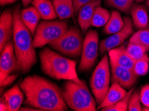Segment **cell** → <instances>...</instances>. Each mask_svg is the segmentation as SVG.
<instances>
[{"label": "cell", "mask_w": 149, "mask_h": 111, "mask_svg": "<svg viewBox=\"0 0 149 111\" xmlns=\"http://www.w3.org/2000/svg\"><path fill=\"white\" fill-rule=\"evenodd\" d=\"M19 87L26 96L25 104L39 110L64 111L68 108L62 90L50 81L38 75L24 78Z\"/></svg>", "instance_id": "1"}, {"label": "cell", "mask_w": 149, "mask_h": 111, "mask_svg": "<svg viewBox=\"0 0 149 111\" xmlns=\"http://www.w3.org/2000/svg\"><path fill=\"white\" fill-rule=\"evenodd\" d=\"M13 43L17 58L16 71L26 73L37 62L31 33L22 20L19 6L13 12Z\"/></svg>", "instance_id": "2"}, {"label": "cell", "mask_w": 149, "mask_h": 111, "mask_svg": "<svg viewBox=\"0 0 149 111\" xmlns=\"http://www.w3.org/2000/svg\"><path fill=\"white\" fill-rule=\"evenodd\" d=\"M40 60L42 71L49 77L79 84L84 82L79 79L75 61L63 57L48 47L40 52Z\"/></svg>", "instance_id": "3"}, {"label": "cell", "mask_w": 149, "mask_h": 111, "mask_svg": "<svg viewBox=\"0 0 149 111\" xmlns=\"http://www.w3.org/2000/svg\"><path fill=\"white\" fill-rule=\"evenodd\" d=\"M62 95L67 105L76 111H96V101L85 82L79 84L68 81L65 83Z\"/></svg>", "instance_id": "4"}, {"label": "cell", "mask_w": 149, "mask_h": 111, "mask_svg": "<svg viewBox=\"0 0 149 111\" xmlns=\"http://www.w3.org/2000/svg\"><path fill=\"white\" fill-rule=\"evenodd\" d=\"M109 59L104 55L97 65L90 81V88L97 104L100 105L109 90L111 81Z\"/></svg>", "instance_id": "5"}, {"label": "cell", "mask_w": 149, "mask_h": 111, "mask_svg": "<svg viewBox=\"0 0 149 111\" xmlns=\"http://www.w3.org/2000/svg\"><path fill=\"white\" fill-rule=\"evenodd\" d=\"M84 40L77 27L72 26L59 39L51 43L49 47L63 55L77 57L82 53Z\"/></svg>", "instance_id": "6"}, {"label": "cell", "mask_w": 149, "mask_h": 111, "mask_svg": "<svg viewBox=\"0 0 149 111\" xmlns=\"http://www.w3.org/2000/svg\"><path fill=\"white\" fill-rule=\"evenodd\" d=\"M68 23L64 21H42L36 28L33 45L35 48H41L50 44L68 30Z\"/></svg>", "instance_id": "7"}, {"label": "cell", "mask_w": 149, "mask_h": 111, "mask_svg": "<svg viewBox=\"0 0 149 111\" xmlns=\"http://www.w3.org/2000/svg\"><path fill=\"white\" fill-rule=\"evenodd\" d=\"M98 33L95 30L88 31L84 39L80 63L79 65L80 71H88L94 66L98 57Z\"/></svg>", "instance_id": "8"}, {"label": "cell", "mask_w": 149, "mask_h": 111, "mask_svg": "<svg viewBox=\"0 0 149 111\" xmlns=\"http://www.w3.org/2000/svg\"><path fill=\"white\" fill-rule=\"evenodd\" d=\"M125 26L122 30L116 33L110 35L106 39L102 40L99 45V51L104 54L107 51L122 45L125 41L134 33L132 28V21L130 17H125Z\"/></svg>", "instance_id": "9"}, {"label": "cell", "mask_w": 149, "mask_h": 111, "mask_svg": "<svg viewBox=\"0 0 149 111\" xmlns=\"http://www.w3.org/2000/svg\"><path fill=\"white\" fill-rule=\"evenodd\" d=\"M17 58L15 56L13 43L9 41L1 52L0 58V83L7 77L16 70Z\"/></svg>", "instance_id": "10"}, {"label": "cell", "mask_w": 149, "mask_h": 111, "mask_svg": "<svg viewBox=\"0 0 149 111\" xmlns=\"http://www.w3.org/2000/svg\"><path fill=\"white\" fill-rule=\"evenodd\" d=\"M110 67L112 83H118L126 89H131L136 83L139 76L133 70L114 64H110Z\"/></svg>", "instance_id": "11"}, {"label": "cell", "mask_w": 149, "mask_h": 111, "mask_svg": "<svg viewBox=\"0 0 149 111\" xmlns=\"http://www.w3.org/2000/svg\"><path fill=\"white\" fill-rule=\"evenodd\" d=\"M13 33V13L10 10L4 11L0 17V51L10 41Z\"/></svg>", "instance_id": "12"}, {"label": "cell", "mask_w": 149, "mask_h": 111, "mask_svg": "<svg viewBox=\"0 0 149 111\" xmlns=\"http://www.w3.org/2000/svg\"><path fill=\"white\" fill-rule=\"evenodd\" d=\"M101 1L102 0H92L80 8L78 12V23L83 33H85L92 26L94 11L97 7L100 6Z\"/></svg>", "instance_id": "13"}, {"label": "cell", "mask_w": 149, "mask_h": 111, "mask_svg": "<svg viewBox=\"0 0 149 111\" xmlns=\"http://www.w3.org/2000/svg\"><path fill=\"white\" fill-rule=\"evenodd\" d=\"M110 64L124 67L133 70L135 61L129 55L125 45H122L108 51Z\"/></svg>", "instance_id": "14"}, {"label": "cell", "mask_w": 149, "mask_h": 111, "mask_svg": "<svg viewBox=\"0 0 149 111\" xmlns=\"http://www.w3.org/2000/svg\"><path fill=\"white\" fill-rule=\"evenodd\" d=\"M126 93H127V91L126 89L123 88L120 85L117 83H112L105 98L99 105L98 108L101 110L102 108L109 107L115 105L122 99H123Z\"/></svg>", "instance_id": "15"}, {"label": "cell", "mask_w": 149, "mask_h": 111, "mask_svg": "<svg viewBox=\"0 0 149 111\" xmlns=\"http://www.w3.org/2000/svg\"><path fill=\"white\" fill-rule=\"evenodd\" d=\"M24 93L18 85H15L4 93L3 99L8 104L9 111L19 110L23 103Z\"/></svg>", "instance_id": "16"}, {"label": "cell", "mask_w": 149, "mask_h": 111, "mask_svg": "<svg viewBox=\"0 0 149 111\" xmlns=\"http://www.w3.org/2000/svg\"><path fill=\"white\" fill-rule=\"evenodd\" d=\"M130 13L132 18V21L136 28L143 29L148 28L149 16L144 6L136 4L132 5Z\"/></svg>", "instance_id": "17"}, {"label": "cell", "mask_w": 149, "mask_h": 111, "mask_svg": "<svg viewBox=\"0 0 149 111\" xmlns=\"http://www.w3.org/2000/svg\"><path fill=\"white\" fill-rule=\"evenodd\" d=\"M32 5L44 20L55 19L58 17L52 2L49 0H33Z\"/></svg>", "instance_id": "18"}, {"label": "cell", "mask_w": 149, "mask_h": 111, "mask_svg": "<svg viewBox=\"0 0 149 111\" xmlns=\"http://www.w3.org/2000/svg\"><path fill=\"white\" fill-rule=\"evenodd\" d=\"M22 20L31 34H34L41 16L34 6L29 7L22 11Z\"/></svg>", "instance_id": "19"}, {"label": "cell", "mask_w": 149, "mask_h": 111, "mask_svg": "<svg viewBox=\"0 0 149 111\" xmlns=\"http://www.w3.org/2000/svg\"><path fill=\"white\" fill-rule=\"evenodd\" d=\"M54 9L58 17L60 19L72 17L74 14L72 0H52Z\"/></svg>", "instance_id": "20"}, {"label": "cell", "mask_w": 149, "mask_h": 111, "mask_svg": "<svg viewBox=\"0 0 149 111\" xmlns=\"http://www.w3.org/2000/svg\"><path fill=\"white\" fill-rule=\"evenodd\" d=\"M124 26L125 20L123 19L120 13L117 11H112L109 20L105 25L104 31L107 35H112L122 30Z\"/></svg>", "instance_id": "21"}, {"label": "cell", "mask_w": 149, "mask_h": 111, "mask_svg": "<svg viewBox=\"0 0 149 111\" xmlns=\"http://www.w3.org/2000/svg\"><path fill=\"white\" fill-rule=\"evenodd\" d=\"M110 15L111 13L107 10L102 8L100 6H98L94 11L92 21V26L95 28H101L102 26H105L110 19Z\"/></svg>", "instance_id": "22"}, {"label": "cell", "mask_w": 149, "mask_h": 111, "mask_svg": "<svg viewBox=\"0 0 149 111\" xmlns=\"http://www.w3.org/2000/svg\"><path fill=\"white\" fill-rule=\"evenodd\" d=\"M129 43H134L143 45L149 51V28H145L138 31L130 37Z\"/></svg>", "instance_id": "23"}, {"label": "cell", "mask_w": 149, "mask_h": 111, "mask_svg": "<svg viewBox=\"0 0 149 111\" xmlns=\"http://www.w3.org/2000/svg\"><path fill=\"white\" fill-rule=\"evenodd\" d=\"M126 51L135 61L140 59L147 53V49L143 45L134 43H129L126 47Z\"/></svg>", "instance_id": "24"}, {"label": "cell", "mask_w": 149, "mask_h": 111, "mask_svg": "<svg viewBox=\"0 0 149 111\" xmlns=\"http://www.w3.org/2000/svg\"><path fill=\"white\" fill-rule=\"evenodd\" d=\"M134 88H131L127 93L123 99H122L120 101H119L118 103H116L115 105H112L109 107L104 108L101 109L102 111H126L128 110V103H129L130 97L131 96L132 93L134 91Z\"/></svg>", "instance_id": "25"}, {"label": "cell", "mask_w": 149, "mask_h": 111, "mask_svg": "<svg viewBox=\"0 0 149 111\" xmlns=\"http://www.w3.org/2000/svg\"><path fill=\"white\" fill-rule=\"evenodd\" d=\"M133 71L137 76H144L149 71V58L147 53L140 59L135 61Z\"/></svg>", "instance_id": "26"}, {"label": "cell", "mask_w": 149, "mask_h": 111, "mask_svg": "<svg viewBox=\"0 0 149 111\" xmlns=\"http://www.w3.org/2000/svg\"><path fill=\"white\" fill-rule=\"evenodd\" d=\"M107 5L117 9L122 12L128 13L133 5L134 0H106Z\"/></svg>", "instance_id": "27"}, {"label": "cell", "mask_w": 149, "mask_h": 111, "mask_svg": "<svg viewBox=\"0 0 149 111\" xmlns=\"http://www.w3.org/2000/svg\"><path fill=\"white\" fill-rule=\"evenodd\" d=\"M128 110L129 111H141L143 110L141 107V101L140 98V90L134 89L130 97L128 103Z\"/></svg>", "instance_id": "28"}, {"label": "cell", "mask_w": 149, "mask_h": 111, "mask_svg": "<svg viewBox=\"0 0 149 111\" xmlns=\"http://www.w3.org/2000/svg\"><path fill=\"white\" fill-rule=\"evenodd\" d=\"M140 98L141 104L144 107H149V85H145L142 87L140 91Z\"/></svg>", "instance_id": "29"}, {"label": "cell", "mask_w": 149, "mask_h": 111, "mask_svg": "<svg viewBox=\"0 0 149 111\" xmlns=\"http://www.w3.org/2000/svg\"><path fill=\"white\" fill-rule=\"evenodd\" d=\"M90 1H92V0H72L74 9V13H76V14L78 13L80 8Z\"/></svg>", "instance_id": "30"}, {"label": "cell", "mask_w": 149, "mask_h": 111, "mask_svg": "<svg viewBox=\"0 0 149 111\" xmlns=\"http://www.w3.org/2000/svg\"><path fill=\"white\" fill-rule=\"evenodd\" d=\"M17 75L16 74H10L7 77L4 79V80L2 81L1 83H0V85H1V87H6V86H8L11 85V84L14 82L15 79H17Z\"/></svg>", "instance_id": "31"}, {"label": "cell", "mask_w": 149, "mask_h": 111, "mask_svg": "<svg viewBox=\"0 0 149 111\" xmlns=\"http://www.w3.org/2000/svg\"><path fill=\"white\" fill-rule=\"evenodd\" d=\"M0 110L1 111H7L9 110V108L5 99L3 97H1V100H0Z\"/></svg>", "instance_id": "32"}, {"label": "cell", "mask_w": 149, "mask_h": 111, "mask_svg": "<svg viewBox=\"0 0 149 111\" xmlns=\"http://www.w3.org/2000/svg\"><path fill=\"white\" fill-rule=\"evenodd\" d=\"M15 1H16V0H0V3H1V6H2L13 3Z\"/></svg>", "instance_id": "33"}, {"label": "cell", "mask_w": 149, "mask_h": 111, "mask_svg": "<svg viewBox=\"0 0 149 111\" xmlns=\"http://www.w3.org/2000/svg\"><path fill=\"white\" fill-rule=\"evenodd\" d=\"M22 3L24 7L28 6L29 4H30L31 1H33V0H22Z\"/></svg>", "instance_id": "34"}, {"label": "cell", "mask_w": 149, "mask_h": 111, "mask_svg": "<svg viewBox=\"0 0 149 111\" xmlns=\"http://www.w3.org/2000/svg\"><path fill=\"white\" fill-rule=\"evenodd\" d=\"M143 111H149V107H144L143 108Z\"/></svg>", "instance_id": "35"}, {"label": "cell", "mask_w": 149, "mask_h": 111, "mask_svg": "<svg viewBox=\"0 0 149 111\" xmlns=\"http://www.w3.org/2000/svg\"><path fill=\"white\" fill-rule=\"evenodd\" d=\"M144 1V0H136V1L137 2V3H141V2Z\"/></svg>", "instance_id": "36"}, {"label": "cell", "mask_w": 149, "mask_h": 111, "mask_svg": "<svg viewBox=\"0 0 149 111\" xmlns=\"http://www.w3.org/2000/svg\"><path fill=\"white\" fill-rule=\"evenodd\" d=\"M146 4H147V6L149 8V0H146Z\"/></svg>", "instance_id": "37"}, {"label": "cell", "mask_w": 149, "mask_h": 111, "mask_svg": "<svg viewBox=\"0 0 149 111\" xmlns=\"http://www.w3.org/2000/svg\"><path fill=\"white\" fill-rule=\"evenodd\" d=\"M148 28H149V21H148Z\"/></svg>", "instance_id": "38"}]
</instances>
